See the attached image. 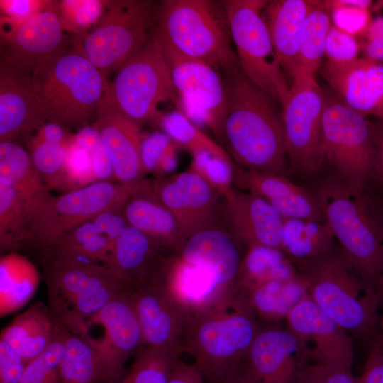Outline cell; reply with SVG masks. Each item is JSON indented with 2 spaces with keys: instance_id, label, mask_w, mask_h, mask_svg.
Here are the masks:
<instances>
[{
  "instance_id": "1",
  "label": "cell",
  "mask_w": 383,
  "mask_h": 383,
  "mask_svg": "<svg viewBox=\"0 0 383 383\" xmlns=\"http://www.w3.org/2000/svg\"><path fill=\"white\" fill-rule=\"evenodd\" d=\"M226 114L222 141L244 169L284 175L287 150L274 99L242 72L223 74Z\"/></svg>"
},
{
  "instance_id": "2",
  "label": "cell",
  "mask_w": 383,
  "mask_h": 383,
  "mask_svg": "<svg viewBox=\"0 0 383 383\" xmlns=\"http://www.w3.org/2000/svg\"><path fill=\"white\" fill-rule=\"evenodd\" d=\"M255 311L240 290L189 309L182 351L209 383H228L259 331Z\"/></svg>"
},
{
  "instance_id": "3",
  "label": "cell",
  "mask_w": 383,
  "mask_h": 383,
  "mask_svg": "<svg viewBox=\"0 0 383 383\" xmlns=\"http://www.w3.org/2000/svg\"><path fill=\"white\" fill-rule=\"evenodd\" d=\"M157 18L154 33L161 44L205 62L222 74L241 70L221 1H161Z\"/></svg>"
},
{
  "instance_id": "4",
  "label": "cell",
  "mask_w": 383,
  "mask_h": 383,
  "mask_svg": "<svg viewBox=\"0 0 383 383\" xmlns=\"http://www.w3.org/2000/svg\"><path fill=\"white\" fill-rule=\"evenodd\" d=\"M32 74L43 117L62 126H87L109 85L106 76L74 46L45 59Z\"/></svg>"
},
{
  "instance_id": "5",
  "label": "cell",
  "mask_w": 383,
  "mask_h": 383,
  "mask_svg": "<svg viewBox=\"0 0 383 383\" xmlns=\"http://www.w3.org/2000/svg\"><path fill=\"white\" fill-rule=\"evenodd\" d=\"M293 264L306 284L309 298L346 331L365 334L374 328L379 295L343 255L331 252Z\"/></svg>"
},
{
  "instance_id": "6",
  "label": "cell",
  "mask_w": 383,
  "mask_h": 383,
  "mask_svg": "<svg viewBox=\"0 0 383 383\" xmlns=\"http://www.w3.org/2000/svg\"><path fill=\"white\" fill-rule=\"evenodd\" d=\"M315 195L343 255L376 289L383 268V233L364 196L355 194L338 176L322 182Z\"/></svg>"
},
{
  "instance_id": "7",
  "label": "cell",
  "mask_w": 383,
  "mask_h": 383,
  "mask_svg": "<svg viewBox=\"0 0 383 383\" xmlns=\"http://www.w3.org/2000/svg\"><path fill=\"white\" fill-rule=\"evenodd\" d=\"M44 277L53 321L75 334L124 289L103 264L45 260Z\"/></svg>"
},
{
  "instance_id": "8",
  "label": "cell",
  "mask_w": 383,
  "mask_h": 383,
  "mask_svg": "<svg viewBox=\"0 0 383 383\" xmlns=\"http://www.w3.org/2000/svg\"><path fill=\"white\" fill-rule=\"evenodd\" d=\"M155 10L146 0L107 1L105 12L89 33L77 35L73 46L105 76L117 71L148 42Z\"/></svg>"
},
{
  "instance_id": "9",
  "label": "cell",
  "mask_w": 383,
  "mask_h": 383,
  "mask_svg": "<svg viewBox=\"0 0 383 383\" xmlns=\"http://www.w3.org/2000/svg\"><path fill=\"white\" fill-rule=\"evenodd\" d=\"M322 139L324 157L338 177L362 196L374 177L373 126L339 99L326 95Z\"/></svg>"
},
{
  "instance_id": "10",
  "label": "cell",
  "mask_w": 383,
  "mask_h": 383,
  "mask_svg": "<svg viewBox=\"0 0 383 383\" xmlns=\"http://www.w3.org/2000/svg\"><path fill=\"white\" fill-rule=\"evenodd\" d=\"M150 184L132 187L98 181L59 196L52 195L31 220L30 243L43 251L103 213H122L131 196Z\"/></svg>"
},
{
  "instance_id": "11",
  "label": "cell",
  "mask_w": 383,
  "mask_h": 383,
  "mask_svg": "<svg viewBox=\"0 0 383 383\" xmlns=\"http://www.w3.org/2000/svg\"><path fill=\"white\" fill-rule=\"evenodd\" d=\"M116 72L106 95L122 114L136 123L160 122L159 104L169 101L177 104L170 68L154 33Z\"/></svg>"
},
{
  "instance_id": "12",
  "label": "cell",
  "mask_w": 383,
  "mask_h": 383,
  "mask_svg": "<svg viewBox=\"0 0 383 383\" xmlns=\"http://www.w3.org/2000/svg\"><path fill=\"white\" fill-rule=\"evenodd\" d=\"M221 2L243 73L282 107L288 97L289 86L264 18L263 11L268 1Z\"/></svg>"
},
{
  "instance_id": "13",
  "label": "cell",
  "mask_w": 383,
  "mask_h": 383,
  "mask_svg": "<svg viewBox=\"0 0 383 383\" xmlns=\"http://www.w3.org/2000/svg\"><path fill=\"white\" fill-rule=\"evenodd\" d=\"M282 108L287 157L292 169L305 176L317 173L325 158L322 118L326 95L313 74L298 72Z\"/></svg>"
},
{
  "instance_id": "14",
  "label": "cell",
  "mask_w": 383,
  "mask_h": 383,
  "mask_svg": "<svg viewBox=\"0 0 383 383\" xmlns=\"http://www.w3.org/2000/svg\"><path fill=\"white\" fill-rule=\"evenodd\" d=\"M77 335L94 351L98 383H116L128 358L145 346L138 320L123 292L89 318Z\"/></svg>"
},
{
  "instance_id": "15",
  "label": "cell",
  "mask_w": 383,
  "mask_h": 383,
  "mask_svg": "<svg viewBox=\"0 0 383 383\" xmlns=\"http://www.w3.org/2000/svg\"><path fill=\"white\" fill-rule=\"evenodd\" d=\"M160 45L170 68L177 106L192 123L207 126L221 140L227 104L223 74L205 62Z\"/></svg>"
},
{
  "instance_id": "16",
  "label": "cell",
  "mask_w": 383,
  "mask_h": 383,
  "mask_svg": "<svg viewBox=\"0 0 383 383\" xmlns=\"http://www.w3.org/2000/svg\"><path fill=\"white\" fill-rule=\"evenodd\" d=\"M138 320L145 346L180 355L189 310L162 281L152 280L125 288Z\"/></svg>"
},
{
  "instance_id": "17",
  "label": "cell",
  "mask_w": 383,
  "mask_h": 383,
  "mask_svg": "<svg viewBox=\"0 0 383 383\" xmlns=\"http://www.w3.org/2000/svg\"><path fill=\"white\" fill-rule=\"evenodd\" d=\"M288 329L299 340L303 358L352 371L354 352L351 338L309 296L286 317Z\"/></svg>"
},
{
  "instance_id": "18",
  "label": "cell",
  "mask_w": 383,
  "mask_h": 383,
  "mask_svg": "<svg viewBox=\"0 0 383 383\" xmlns=\"http://www.w3.org/2000/svg\"><path fill=\"white\" fill-rule=\"evenodd\" d=\"M55 1L26 21H1V61L33 72L43 60L64 48L65 36Z\"/></svg>"
},
{
  "instance_id": "19",
  "label": "cell",
  "mask_w": 383,
  "mask_h": 383,
  "mask_svg": "<svg viewBox=\"0 0 383 383\" xmlns=\"http://www.w3.org/2000/svg\"><path fill=\"white\" fill-rule=\"evenodd\" d=\"M157 198L174 214L184 242L214 226L220 196L201 177L188 170L152 183Z\"/></svg>"
},
{
  "instance_id": "20",
  "label": "cell",
  "mask_w": 383,
  "mask_h": 383,
  "mask_svg": "<svg viewBox=\"0 0 383 383\" xmlns=\"http://www.w3.org/2000/svg\"><path fill=\"white\" fill-rule=\"evenodd\" d=\"M93 126L99 133L109 154L114 180L132 187L147 184L149 181L144 178L140 154L143 135L140 124L122 114L106 94Z\"/></svg>"
},
{
  "instance_id": "21",
  "label": "cell",
  "mask_w": 383,
  "mask_h": 383,
  "mask_svg": "<svg viewBox=\"0 0 383 383\" xmlns=\"http://www.w3.org/2000/svg\"><path fill=\"white\" fill-rule=\"evenodd\" d=\"M46 122L35 93L32 72L1 61L0 142L25 140Z\"/></svg>"
},
{
  "instance_id": "22",
  "label": "cell",
  "mask_w": 383,
  "mask_h": 383,
  "mask_svg": "<svg viewBox=\"0 0 383 383\" xmlns=\"http://www.w3.org/2000/svg\"><path fill=\"white\" fill-rule=\"evenodd\" d=\"M127 226L121 212H105L76 228L43 253L45 260L107 266L114 245Z\"/></svg>"
},
{
  "instance_id": "23",
  "label": "cell",
  "mask_w": 383,
  "mask_h": 383,
  "mask_svg": "<svg viewBox=\"0 0 383 383\" xmlns=\"http://www.w3.org/2000/svg\"><path fill=\"white\" fill-rule=\"evenodd\" d=\"M177 255L186 262L208 270L222 290L238 289L243 257L236 238L226 230L214 225L194 233Z\"/></svg>"
},
{
  "instance_id": "24",
  "label": "cell",
  "mask_w": 383,
  "mask_h": 383,
  "mask_svg": "<svg viewBox=\"0 0 383 383\" xmlns=\"http://www.w3.org/2000/svg\"><path fill=\"white\" fill-rule=\"evenodd\" d=\"M300 357V343L288 328L259 329L245 359V370L262 383H292Z\"/></svg>"
},
{
  "instance_id": "25",
  "label": "cell",
  "mask_w": 383,
  "mask_h": 383,
  "mask_svg": "<svg viewBox=\"0 0 383 383\" xmlns=\"http://www.w3.org/2000/svg\"><path fill=\"white\" fill-rule=\"evenodd\" d=\"M323 76L339 99L366 117L383 105V62L366 57L345 64L328 62Z\"/></svg>"
},
{
  "instance_id": "26",
  "label": "cell",
  "mask_w": 383,
  "mask_h": 383,
  "mask_svg": "<svg viewBox=\"0 0 383 383\" xmlns=\"http://www.w3.org/2000/svg\"><path fill=\"white\" fill-rule=\"evenodd\" d=\"M167 250L128 225L114 245L107 267L121 281L124 289L143 282L162 280L172 255H165Z\"/></svg>"
},
{
  "instance_id": "27",
  "label": "cell",
  "mask_w": 383,
  "mask_h": 383,
  "mask_svg": "<svg viewBox=\"0 0 383 383\" xmlns=\"http://www.w3.org/2000/svg\"><path fill=\"white\" fill-rule=\"evenodd\" d=\"M235 235L247 246L281 250L284 218L264 199L233 188L225 197Z\"/></svg>"
},
{
  "instance_id": "28",
  "label": "cell",
  "mask_w": 383,
  "mask_h": 383,
  "mask_svg": "<svg viewBox=\"0 0 383 383\" xmlns=\"http://www.w3.org/2000/svg\"><path fill=\"white\" fill-rule=\"evenodd\" d=\"M312 3L309 0L268 1L263 11L281 67L292 79L300 72L301 35Z\"/></svg>"
},
{
  "instance_id": "29",
  "label": "cell",
  "mask_w": 383,
  "mask_h": 383,
  "mask_svg": "<svg viewBox=\"0 0 383 383\" xmlns=\"http://www.w3.org/2000/svg\"><path fill=\"white\" fill-rule=\"evenodd\" d=\"M122 214L128 226L176 253L184 244L175 216L155 195L152 183L131 196Z\"/></svg>"
},
{
  "instance_id": "30",
  "label": "cell",
  "mask_w": 383,
  "mask_h": 383,
  "mask_svg": "<svg viewBox=\"0 0 383 383\" xmlns=\"http://www.w3.org/2000/svg\"><path fill=\"white\" fill-rule=\"evenodd\" d=\"M0 177L14 187L24 206L30 226L35 213L52 196L30 152L14 141L0 142Z\"/></svg>"
},
{
  "instance_id": "31",
  "label": "cell",
  "mask_w": 383,
  "mask_h": 383,
  "mask_svg": "<svg viewBox=\"0 0 383 383\" xmlns=\"http://www.w3.org/2000/svg\"><path fill=\"white\" fill-rule=\"evenodd\" d=\"M55 330L48 307L38 302L2 329L1 340L13 348L28 364L50 345Z\"/></svg>"
},
{
  "instance_id": "32",
  "label": "cell",
  "mask_w": 383,
  "mask_h": 383,
  "mask_svg": "<svg viewBox=\"0 0 383 383\" xmlns=\"http://www.w3.org/2000/svg\"><path fill=\"white\" fill-rule=\"evenodd\" d=\"M72 136L60 124L46 121L26 140L33 164L49 189L64 187L67 148Z\"/></svg>"
},
{
  "instance_id": "33",
  "label": "cell",
  "mask_w": 383,
  "mask_h": 383,
  "mask_svg": "<svg viewBox=\"0 0 383 383\" xmlns=\"http://www.w3.org/2000/svg\"><path fill=\"white\" fill-rule=\"evenodd\" d=\"M40 273L26 257L9 252L0 259V314L4 316L26 304L35 293Z\"/></svg>"
},
{
  "instance_id": "34",
  "label": "cell",
  "mask_w": 383,
  "mask_h": 383,
  "mask_svg": "<svg viewBox=\"0 0 383 383\" xmlns=\"http://www.w3.org/2000/svg\"><path fill=\"white\" fill-rule=\"evenodd\" d=\"M333 238L326 222L284 218L281 250L293 262L313 260L333 252Z\"/></svg>"
},
{
  "instance_id": "35",
  "label": "cell",
  "mask_w": 383,
  "mask_h": 383,
  "mask_svg": "<svg viewBox=\"0 0 383 383\" xmlns=\"http://www.w3.org/2000/svg\"><path fill=\"white\" fill-rule=\"evenodd\" d=\"M298 275L296 267L282 250L251 245L243 259L238 288L246 292L269 282L287 280Z\"/></svg>"
},
{
  "instance_id": "36",
  "label": "cell",
  "mask_w": 383,
  "mask_h": 383,
  "mask_svg": "<svg viewBox=\"0 0 383 383\" xmlns=\"http://www.w3.org/2000/svg\"><path fill=\"white\" fill-rule=\"evenodd\" d=\"M242 292L255 313L269 321L286 318L308 296L306 284L299 273L292 279L269 282Z\"/></svg>"
},
{
  "instance_id": "37",
  "label": "cell",
  "mask_w": 383,
  "mask_h": 383,
  "mask_svg": "<svg viewBox=\"0 0 383 383\" xmlns=\"http://www.w3.org/2000/svg\"><path fill=\"white\" fill-rule=\"evenodd\" d=\"M331 12L325 1H313L300 39V72L315 74L325 55L326 42L331 27Z\"/></svg>"
},
{
  "instance_id": "38",
  "label": "cell",
  "mask_w": 383,
  "mask_h": 383,
  "mask_svg": "<svg viewBox=\"0 0 383 383\" xmlns=\"http://www.w3.org/2000/svg\"><path fill=\"white\" fill-rule=\"evenodd\" d=\"M30 230L24 206L13 185L0 177V244L13 252L30 243Z\"/></svg>"
},
{
  "instance_id": "39",
  "label": "cell",
  "mask_w": 383,
  "mask_h": 383,
  "mask_svg": "<svg viewBox=\"0 0 383 383\" xmlns=\"http://www.w3.org/2000/svg\"><path fill=\"white\" fill-rule=\"evenodd\" d=\"M65 328V352L59 365L58 383H98L96 358L80 335Z\"/></svg>"
},
{
  "instance_id": "40",
  "label": "cell",
  "mask_w": 383,
  "mask_h": 383,
  "mask_svg": "<svg viewBox=\"0 0 383 383\" xmlns=\"http://www.w3.org/2000/svg\"><path fill=\"white\" fill-rule=\"evenodd\" d=\"M159 123L165 133L192 155L207 152L234 165L228 152L181 111H172L162 115Z\"/></svg>"
},
{
  "instance_id": "41",
  "label": "cell",
  "mask_w": 383,
  "mask_h": 383,
  "mask_svg": "<svg viewBox=\"0 0 383 383\" xmlns=\"http://www.w3.org/2000/svg\"><path fill=\"white\" fill-rule=\"evenodd\" d=\"M179 355L166 349L144 346L135 355L129 370L116 383H167Z\"/></svg>"
},
{
  "instance_id": "42",
  "label": "cell",
  "mask_w": 383,
  "mask_h": 383,
  "mask_svg": "<svg viewBox=\"0 0 383 383\" xmlns=\"http://www.w3.org/2000/svg\"><path fill=\"white\" fill-rule=\"evenodd\" d=\"M234 182L240 189L254 194L267 202L279 200L302 191L285 175L235 168Z\"/></svg>"
},
{
  "instance_id": "43",
  "label": "cell",
  "mask_w": 383,
  "mask_h": 383,
  "mask_svg": "<svg viewBox=\"0 0 383 383\" xmlns=\"http://www.w3.org/2000/svg\"><path fill=\"white\" fill-rule=\"evenodd\" d=\"M107 1H55V8L64 30L82 35L96 26L103 16Z\"/></svg>"
},
{
  "instance_id": "44",
  "label": "cell",
  "mask_w": 383,
  "mask_h": 383,
  "mask_svg": "<svg viewBox=\"0 0 383 383\" xmlns=\"http://www.w3.org/2000/svg\"><path fill=\"white\" fill-rule=\"evenodd\" d=\"M65 352V328L56 324L50 345L25 368L21 383H58L59 365Z\"/></svg>"
},
{
  "instance_id": "45",
  "label": "cell",
  "mask_w": 383,
  "mask_h": 383,
  "mask_svg": "<svg viewBox=\"0 0 383 383\" xmlns=\"http://www.w3.org/2000/svg\"><path fill=\"white\" fill-rule=\"evenodd\" d=\"M176 143L163 133H154L143 137L140 148L145 172L168 174L177 165Z\"/></svg>"
},
{
  "instance_id": "46",
  "label": "cell",
  "mask_w": 383,
  "mask_h": 383,
  "mask_svg": "<svg viewBox=\"0 0 383 383\" xmlns=\"http://www.w3.org/2000/svg\"><path fill=\"white\" fill-rule=\"evenodd\" d=\"M192 155L189 170L201 177L220 196L225 197L233 189L235 165L207 152Z\"/></svg>"
},
{
  "instance_id": "47",
  "label": "cell",
  "mask_w": 383,
  "mask_h": 383,
  "mask_svg": "<svg viewBox=\"0 0 383 383\" xmlns=\"http://www.w3.org/2000/svg\"><path fill=\"white\" fill-rule=\"evenodd\" d=\"M334 26L351 35L365 31L370 21L367 0L325 1Z\"/></svg>"
},
{
  "instance_id": "48",
  "label": "cell",
  "mask_w": 383,
  "mask_h": 383,
  "mask_svg": "<svg viewBox=\"0 0 383 383\" xmlns=\"http://www.w3.org/2000/svg\"><path fill=\"white\" fill-rule=\"evenodd\" d=\"M76 144L86 150L92 161L97 181L114 179L113 170L107 150L98 131L93 126L82 127L73 135Z\"/></svg>"
},
{
  "instance_id": "49",
  "label": "cell",
  "mask_w": 383,
  "mask_h": 383,
  "mask_svg": "<svg viewBox=\"0 0 383 383\" xmlns=\"http://www.w3.org/2000/svg\"><path fill=\"white\" fill-rule=\"evenodd\" d=\"M98 182L88 152L73 140L67 146L65 165L64 188L67 192L78 189Z\"/></svg>"
},
{
  "instance_id": "50",
  "label": "cell",
  "mask_w": 383,
  "mask_h": 383,
  "mask_svg": "<svg viewBox=\"0 0 383 383\" xmlns=\"http://www.w3.org/2000/svg\"><path fill=\"white\" fill-rule=\"evenodd\" d=\"M270 204L283 218L326 222L317 197L306 189Z\"/></svg>"
},
{
  "instance_id": "51",
  "label": "cell",
  "mask_w": 383,
  "mask_h": 383,
  "mask_svg": "<svg viewBox=\"0 0 383 383\" xmlns=\"http://www.w3.org/2000/svg\"><path fill=\"white\" fill-rule=\"evenodd\" d=\"M292 383H357L351 370L313 362L300 363Z\"/></svg>"
},
{
  "instance_id": "52",
  "label": "cell",
  "mask_w": 383,
  "mask_h": 383,
  "mask_svg": "<svg viewBox=\"0 0 383 383\" xmlns=\"http://www.w3.org/2000/svg\"><path fill=\"white\" fill-rule=\"evenodd\" d=\"M359 45L351 35L334 26H331L327 35L325 55L328 62L345 64L357 58Z\"/></svg>"
},
{
  "instance_id": "53",
  "label": "cell",
  "mask_w": 383,
  "mask_h": 383,
  "mask_svg": "<svg viewBox=\"0 0 383 383\" xmlns=\"http://www.w3.org/2000/svg\"><path fill=\"white\" fill-rule=\"evenodd\" d=\"M50 1L1 0V21L19 23L30 18L48 6Z\"/></svg>"
},
{
  "instance_id": "54",
  "label": "cell",
  "mask_w": 383,
  "mask_h": 383,
  "mask_svg": "<svg viewBox=\"0 0 383 383\" xmlns=\"http://www.w3.org/2000/svg\"><path fill=\"white\" fill-rule=\"evenodd\" d=\"M26 365L13 348L0 340V383H21Z\"/></svg>"
},
{
  "instance_id": "55",
  "label": "cell",
  "mask_w": 383,
  "mask_h": 383,
  "mask_svg": "<svg viewBox=\"0 0 383 383\" xmlns=\"http://www.w3.org/2000/svg\"><path fill=\"white\" fill-rule=\"evenodd\" d=\"M365 33V57L383 62V17H377L370 21Z\"/></svg>"
},
{
  "instance_id": "56",
  "label": "cell",
  "mask_w": 383,
  "mask_h": 383,
  "mask_svg": "<svg viewBox=\"0 0 383 383\" xmlns=\"http://www.w3.org/2000/svg\"><path fill=\"white\" fill-rule=\"evenodd\" d=\"M357 383H383V353L378 345L372 348Z\"/></svg>"
},
{
  "instance_id": "57",
  "label": "cell",
  "mask_w": 383,
  "mask_h": 383,
  "mask_svg": "<svg viewBox=\"0 0 383 383\" xmlns=\"http://www.w3.org/2000/svg\"><path fill=\"white\" fill-rule=\"evenodd\" d=\"M204 377L194 364L179 360L175 362L167 383H204Z\"/></svg>"
},
{
  "instance_id": "58",
  "label": "cell",
  "mask_w": 383,
  "mask_h": 383,
  "mask_svg": "<svg viewBox=\"0 0 383 383\" xmlns=\"http://www.w3.org/2000/svg\"><path fill=\"white\" fill-rule=\"evenodd\" d=\"M374 127V177L383 188V122Z\"/></svg>"
},
{
  "instance_id": "59",
  "label": "cell",
  "mask_w": 383,
  "mask_h": 383,
  "mask_svg": "<svg viewBox=\"0 0 383 383\" xmlns=\"http://www.w3.org/2000/svg\"><path fill=\"white\" fill-rule=\"evenodd\" d=\"M228 383H262L250 374L245 370H238Z\"/></svg>"
},
{
  "instance_id": "60",
  "label": "cell",
  "mask_w": 383,
  "mask_h": 383,
  "mask_svg": "<svg viewBox=\"0 0 383 383\" xmlns=\"http://www.w3.org/2000/svg\"><path fill=\"white\" fill-rule=\"evenodd\" d=\"M376 289L379 295V297L383 299V268L376 286Z\"/></svg>"
},
{
  "instance_id": "61",
  "label": "cell",
  "mask_w": 383,
  "mask_h": 383,
  "mask_svg": "<svg viewBox=\"0 0 383 383\" xmlns=\"http://www.w3.org/2000/svg\"><path fill=\"white\" fill-rule=\"evenodd\" d=\"M373 116L377 117L378 118H379L380 120L382 121L383 122V105L382 106V107L378 109L374 114Z\"/></svg>"
},
{
  "instance_id": "62",
  "label": "cell",
  "mask_w": 383,
  "mask_h": 383,
  "mask_svg": "<svg viewBox=\"0 0 383 383\" xmlns=\"http://www.w3.org/2000/svg\"><path fill=\"white\" fill-rule=\"evenodd\" d=\"M376 343L378 345L380 350L383 353V335L379 336V339H378V340H377V342Z\"/></svg>"
},
{
  "instance_id": "63",
  "label": "cell",
  "mask_w": 383,
  "mask_h": 383,
  "mask_svg": "<svg viewBox=\"0 0 383 383\" xmlns=\"http://www.w3.org/2000/svg\"><path fill=\"white\" fill-rule=\"evenodd\" d=\"M380 227H381V229H382V233H383V222H380L379 223Z\"/></svg>"
},
{
  "instance_id": "64",
  "label": "cell",
  "mask_w": 383,
  "mask_h": 383,
  "mask_svg": "<svg viewBox=\"0 0 383 383\" xmlns=\"http://www.w3.org/2000/svg\"><path fill=\"white\" fill-rule=\"evenodd\" d=\"M381 325L383 327V316H382V319H381Z\"/></svg>"
}]
</instances>
